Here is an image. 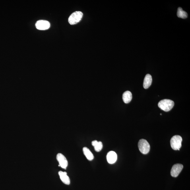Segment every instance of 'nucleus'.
<instances>
[{
	"mask_svg": "<svg viewBox=\"0 0 190 190\" xmlns=\"http://www.w3.org/2000/svg\"><path fill=\"white\" fill-rule=\"evenodd\" d=\"M174 105V103L173 101L167 99L161 100L158 104L159 107L165 112L170 111Z\"/></svg>",
	"mask_w": 190,
	"mask_h": 190,
	"instance_id": "f257e3e1",
	"label": "nucleus"
},
{
	"mask_svg": "<svg viewBox=\"0 0 190 190\" xmlns=\"http://www.w3.org/2000/svg\"><path fill=\"white\" fill-rule=\"evenodd\" d=\"M182 140V138L180 136H173L170 140V145L171 148L174 150H179V149L181 147Z\"/></svg>",
	"mask_w": 190,
	"mask_h": 190,
	"instance_id": "f03ea898",
	"label": "nucleus"
},
{
	"mask_svg": "<svg viewBox=\"0 0 190 190\" xmlns=\"http://www.w3.org/2000/svg\"><path fill=\"white\" fill-rule=\"evenodd\" d=\"M83 13L81 11H76L72 13L69 18V23L73 25L79 22L83 17Z\"/></svg>",
	"mask_w": 190,
	"mask_h": 190,
	"instance_id": "7ed1b4c3",
	"label": "nucleus"
},
{
	"mask_svg": "<svg viewBox=\"0 0 190 190\" xmlns=\"http://www.w3.org/2000/svg\"><path fill=\"white\" fill-rule=\"evenodd\" d=\"M138 147L142 154H146L149 152L150 150V146L147 140L141 139L139 140L138 143Z\"/></svg>",
	"mask_w": 190,
	"mask_h": 190,
	"instance_id": "20e7f679",
	"label": "nucleus"
},
{
	"mask_svg": "<svg viewBox=\"0 0 190 190\" xmlns=\"http://www.w3.org/2000/svg\"><path fill=\"white\" fill-rule=\"evenodd\" d=\"M36 28L39 30H46L50 28V23L48 21L44 20H38L36 23Z\"/></svg>",
	"mask_w": 190,
	"mask_h": 190,
	"instance_id": "39448f33",
	"label": "nucleus"
},
{
	"mask_svg": "<svg viewBox=\"0 0 190 190\" xmlns=\"http://www.w3.org/2000/svg\"><path fill=\"white\" fill-rule=\"evenodd\" d=\"M183 166L180 164H175L173 166L171 170V175L173 177H177L182 170Z\"/></svg>",
	"mask_w": 190,
	"mask_h": 190,
	"instance_id": "423d86ee",
	"label": "nucleus"
},
{
	"mask_svg": "<svg viewBox=\"0 0 190 190\" xmlns=\"http://www.w3.org/2000/svg\"><path fill=\"white\" fill-rule=\"evenodd\" d=\"M57 158L60 166L63 169H66L68 166V162L66 157L63 154L59 153L57 155Z\"/></svg>",
	"mask_w": 190,
	"mask_h": 190,
	"instance_id": "0eeeda50",
	"label": "nucleus"
},
{
	"mask_svg": "<svg viewBox=\"0 0 190 190\" xmlns=\"http://www.w3.org/2000/svg\"><path fill=\"white\" fill-rule=\"evenodd\" d=\"M106 158L107 162L109 164H112L116 162L117 159V156L115 152L110 151L107 154Z\"/></svg>",
	"mask_w": 190,
	"mask_h": 190,
	"instance_id": "6e6552de",
	"label": "nucleus"
},
{
	"mask_svg": "<svg viewBox=\"0 0 190 190\" xmlns=\"http://www.w3.org/2000/svg\"><path fill=\"white\" fill-rule=\"evenodd\" d=\"M60 178L63 182L66 185H69L70 184V179L66 172L60 171L59 172Z\"/></svg>",
	"mask_w": 190,
	"mask_h": 190,
	"instance_id": "1a4fd4ad",
	"label": "nucleus"
},
{
	"mask_svg": "<svg viewBox=\"0 0 190 190\" xmlns=\"http://www.w3.org/2000/svg\"><path fill=\"white\" fill-rule=\"evenodd\" d=\"M152 82V77L149 74H146L144 78L143 82V87L145 89H147L150 87Z\"/></svg>",
	"mask_w": 190,
	"mask_h": 190,
	"instance_id": "9d476101",
	"label": "nucleus"
},
{
	"mask_svg": "<svg viewBox=\"0 0 190 190\" xmlns=\"http://www.w3.org/2000/svg\"><path fill=\"white\" fill-rule=\"evenodd\" d=\"M132 98L133 97L131 93L129 91H127L123 94V100L124 102L126 104H127L130 102Z\"/></svg>",
	"mask_w": 190,
	"mask_h": 190,
	"instance_id": "9b49d317",
	"label": "nucleus"
},
{
	"mask_svg": "<svg viewBox=\"0 0 190 190\" xmlns=\"http://www.w3.org/2000/svg\"><path fill=\"white\" fill-rule=\"evenodd\" d=\"M83 152L84 155L88 160L92 161L93 159L94 158L93 155L88 148L86 147H84L83 148Z\"/></svg>",
	"mask_w": 190,
	"mask_h": 190,
	"instance_id": "f8f14e48",
	"label": "nucleus"
},
{
	"mask_svg": "<svg viewBox=\"0 0 190 190\" xmlns=\"http://www.w3.org/2000/svg\"><path fill=\"white\" fill-rule=\"evenodd\" d=\"M92 144L94 146L95 151L97 152H100L102 150L103 148L102 142H98L96 140H95L92 142Z\"/></svg>",
	"mask_w": 190,
	"mask_h": 190,
	"instance_id": "ddd939ff",
	"label": "nucleus"
},
{
	"mask_svg": "<svg viewBox=\"0 0 190 190\" xmlns=\"http://www.w3.org/2000/svg\"><path fill=\"white\" fill-rule=\"evenodd\" d=\"M177 16L179 18L185 19L187 17L188 14L186 12L183 11L182 8L179 7L177 10Z\"/></svg>",
	"mask_w": 190,
	"mask_h": 190,
	"instance_id": "4468645a",
	"label": "nucleus"
}]
</instances>
